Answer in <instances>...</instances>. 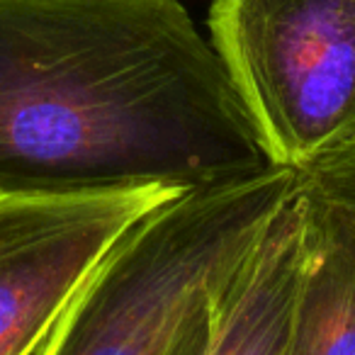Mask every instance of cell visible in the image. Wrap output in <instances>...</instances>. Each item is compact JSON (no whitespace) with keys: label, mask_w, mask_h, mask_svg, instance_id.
I'll return each mask as SVG.
<instances>
[{"label":"cell","mask_w":355,"mask_h":355,"mask_svg":"<svg viewBox=\"0 0 355 355\" xmlns=\"http://www.w3.org/2000/svg\"><path fill=\"white\" fill-rule=\"evenodd\" d=\"M277 168L180 0H0V198L193 193Z\"/></svg>","instance_id":"cell-1"},{"label":"cell","mask_w":355,"mask_h":355,"mask_svg":"<svg viewBox=\"0 0 355 355\" xmlns=\"http://www.w3.org/2000/svg\"><path fill=\"white\" fill-rule=\"evenodd\" d=\"M292 168L193 190L139 219L85 280L37 355H207Z\"/></svg>","instance_id":"cell-2"},{"label":"cell","mask_w":355,"mask_h":355,"mask_svg":"<svg viewBox=\"0 0 355 355\" xmlns=\"http://www.w3.org/2000/svg\"><path fill=\"white\" fill-rule=\"evenodd\" d=\"M209 35L277 166L355 141V0H212Z\"/></svg>","instance_id":"cell-3"},{"label":"cell","mask_w":355,"mask_h":355,"mask_svg":"<svg viewBox=\"0 0 355 355\" xmlns=\"http://www.w3.org/2000/svg\"><path fill=\"white\" fill-rule=\"evenodd\" d=\"M183 193L0 198V355H37L112 246Z\"/></svg>","instance_id":"cell-4"},{"label":"cell","mask_w":355,"mask_h":355,"mask_svg":"<svg viewBox=\"0 0 355 355\" xmlns=\"http://www.w3.org/2000/svg\"><path fill=\"white\" fill-rule=\"evenodd\" d=\"M306 258V202L297 180L229 297L207 355H285Z\"/></svg>","instance_id":"cell-5"},{"label":"cell","mask_w":355,"mask_h":355,"mask_svg":"<svg viewBox=\"0 0 355 355\" xmlns=\"http://www.w3.org/2000/svg\"><path fill=\"white\" fill-rule=\"evenodd\" d=\"M304 202L309 258L285 355H355V236L306 195Z\"/></svg>","instance_id":"cell-6"},{"label":"cell","mask_w":355,"mask_h":355,"mask_svg":"<svg viewBox=\"0 0 355 355\" xmlns=\"http://www.w3.org/2000/svg\"><path fill=\"white\" fill-rule=\"evenodd\" d=\"M302 193L331 212L355 236V141L295 168Z\"/></svg>","instance_id":"cell-7"}]
</instances>
